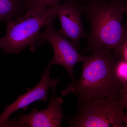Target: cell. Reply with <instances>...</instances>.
I'll list each match as a JSON object with an SVG mask.
<instances>
[{
    "label": "cell",
    "instance_id": "obj_1",
    "mask_svg": "<svg viewBox=\"0 0 127 127\" xmlns=\"http://www.w3.org/2000/svg\"><path fill=\"white\" fill-rule=\"evenodd\" d=\"M82 62V71L78 79H71L61 92L63 96L72 95L78 102L98 98L120 99L122 84L115 76L114 68L117 57L112 51L94 48Z\"/></svg>",
    "mask_w": 127,
    "mask_h": 127
},
{
    "label": "cell",
    "instance_id": "obj_2",
    "mask_svg": "<svg viewBox=\"0 0 127 127\" xmlns=\"http://www.w3.org/2000/svg\"><path fill=\"white\" fill-rule=\"evenodd\" d=\"M78 1L91 27L84 51L91 52L97 48L114 51L120 44L125 32L122 23L124 1Z\"/></svg>",
    "mask_w": 127,
    "mask_h": 127
},
{
    "label": "cell",
    "instance_id": "obj_3",
    "mask_svg": "<svg viewBox=\"0 0 127 127\" xmlns=\"http://www.w3.org/2000/svg\"><path fill=\"white\" fill-rule=\"evenodd\" d=\"M57 4L22 14L7 22L6 34L0 48L6 54H18L28 46L31 51L42 28L54 20Z\"/></svg>",
    "mask_w": 127,
    "mask_h": 127
},
{
    "label": "cell",
    "instance_id": "obj_4",
    "mask_svg": "<svg viewBox=\"0 0 127 127\" xmlns=\"http://www.w3.org/2000/svg\"><path fill=\"white\" fill-rule=\"evenodd\" d=\"M78 111L73 118L67 119L73 127H123L126 115L120 99L98 98L78 102Z\"/></svg>",
    "mask_w": 127,
    "mask_h": 127
},
{
    "label": "cell",
    "instance_id": "obj_5",
    "mask_svg": "<svg viewBox=\"0 0 127 127\" xmlns=\"http://www.w3.org/2000/svg\"><path fill=\"white\" fill-rule=\"evenodd\" d=\"M52 20L45 26V28L35 41L32 51L35 52L45 42L50 43L53 48L54 54L48 65L62 66L66 70L71 79L74 78L73 69L76 64L82 62L85 58L78 52L79 49L71 41L57 31Z\"/></svg>",
    "mask_w": 127,
    "mask_h": 127
},
{
    "label": "cell",
    "instance_id": "obj_6",
    "mask_svg": "<svg viewBox=\"0 0 127 127\" xmlns=\"http://www.w3.org/2000/svg\"><path fill=\"white\" fill-rule=\"evenodd\" d=\"M57 86L52 88V96L47 107L44 110L32 109L28 114H21L17 118H9L0 123V127H59L63 117L61 98L55 97Z\"/></svg>",
    "mask_w": 127,
    "mask_h": 127
},
{
    "label": "cell",
    "instance_id": "obj_7",
    "mask_svg": "<svg viewBox=\"0 0 127 127\" xmlns=\"http://www.w3.org/2000/svg\"><path fill=\"white\" fill-rule=\"evenodd\" d=\"M82 14L79 2L76 0H67L62 4H57L56 16L61 23L59 33L66 39H70L79 49L80 40L88 37L84 31Z\"/></svg>",
    "mask_w": 127,
    "mask_h": 127
},
{
    "label": "cell",
    "instance_id": "obj_8",
    "mask_svg": "<svg viewBox=\"0 0 127 127\" xmlns=\"http://www.w3.org/2000/svg\"><path fill=\"white\" fill-rule=\"evenodd\" d=\"M51 66L49 65L43 70L40 81L37 85L27 92L20 95L12 103L5 106L0 115V123L9 118L12 113L19 109L26 110L29 105L37 101L46 102L48 101V91L57 86L60 81V77L56 79L50 77V72Z\"/></svg>",
    "mask_w": 127,
    "mask_h": 127
},
{
    "label": "cell",
    "instance_id": "obj_9",
    "mask_svg": "<svg viewBox=\"0 0 127 127\" xmlns=\"http://www.w3.org/2000/svg\"><path fill=\"white\" fill-rule=\"evenodd\" d=\"M25 12L23 0H0V22H9Z\"/></svg>",
    "mask_w": 127,
    "mask_h": 127
},
{
    "label": "cell",
    "instance_id": "obj_10",
    "mask_svg": "<svg viewBox=\"0 0 127 127\" xmlns=\"http://www.w3.org/2000/svg\"><path fill=\"white\" fill-rule=\"evenodd\" d=\"M64 0H31L25 6V13L39 10L54 5Z\"/></svg>",
    "mask_w": 127,
    "mask_h": 127
},
{
    "label": "cell",
    "instance_id": "obj_11",
    "mask_svg": "<svg viewBox=\"0 0 127 127\" xmlns=\"http://www.w3.org/2000/svg\"><path fill=\"white\" fill-rule=\"evenodd\" d=\"M114 72L115 76L122 84L127 82V61L117 57L114 65Z\"/></svg>",
    "mask_w": 127,
    "mask_h": 127
},
{
    "label": "cell",
    "instance_id": "obj_12",
    "mask_svg": "<svg viewBox=\"0 0 127 127\" xmlns=\"http://www.w3.org/2000/svg\"><path fill=\"white\" fill-rule=\"evenodd\" d=\"M114 54L118 58L127 61V28H125L123 39L117 48L114 51Z\"/></svg>",
    "mask_w": 127,
    "mask_h": 127
},
{
    "label": "cell",
    "instance_id": "obj_13",
    "mask_svg": "<svg viewBox=\"0 0 127 127\" xmlns=\"http://www.w3.org/2000/svg\"><path fill=\"white\" fill-rule=\"evenodd\" d=\"M120 100L125 109H127V82L122 84Z\"/></svg>",
    "mask_w": 127,
    "mask_h": 127
},
{
    "label": "cell",
    "instance_id": "obj_14",
    "mask_svg": "<svg viewBox=\"0 0 127 127\" xmlns=\"http://www.w3.org/2000/svg\"><path fill=\"white\" fill-rule=\"evenodd\" d=\"M123 10L124 14H125L127 17V20L126 21V25L127 27V0L123 2Z\"/></svg>",
    "mask_w": 127,
    "mask_h": 127
},
{
    "label": "cell",
    "instance_id": "obj_15",
    "mask_svg": "<svg viewBox=\"0 0 127 127\" xmlns=\"http://www.w3.org/2000/svg\"><path fill=\"white\" fill-rule=\"evenodd\" d=\"M123 123L125 124V127H127V115L126 114L123 119Z\"/></svg>",
    "mask_w": 127,
    "mask_h": 127
},
{
    "label": "cell",
    "instance_id": "obj_16",
    "mask_svg": "<svg viewBox=\"0 0 127 127\" xmlns=\"http://www.w3.org/2000/svg\"><path fill=\"white\" fill-rule=\"evenodd\" d=\"M30 0H23V2H24V5H25V6L28 3L30 2Z\"/></svg>",
    "mask_w": 127,
    "mask_h": 127
},
{
    "label": "cell",
    "instance_id": "obj_17",
    "mask_svg": "<svg viewBox=\"0 0 127 127\" xmlns=\"http://www.w3.org/2000/svg\"><path fill=\"white\" fill-rule=\"evenodd\" d=\"M104 1H123V0H103Z\"/></svg>",
    "mask_w": 127,
    "mask_h": 127
},
{
    "label": "cell",
    "instance_id": "obj_18",
    "mask_svg": "<svg viewBox=\"0 0 127 127\" xmlns=\"http://www.w3.org/2000/svg\"><path fill=\"white\" fill-rule=\"evenodd\" d=\"M1 41V37H0V48Z\"/></svg>",
    "mask_w": 127,
    "mask_h": 127
}]
</instances>
